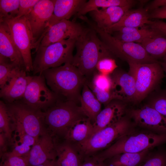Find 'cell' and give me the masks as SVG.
Returning a JSON list of instances; mask_svg holds the SVG:
<instances>
[{
    "instance_id": "7bdbcfd3",
    "label": "cell",
    "mask_w": 166,
    "mask_h": 166,
    "mask_svg": "<svg viewBox=\"0 0 166 166\" xmlns=\"http://www.w3.org/2000/svg\"><path fill=\"white\" fill-rule=\"evenodd\" d=\"M149 13L150 19H166V6L152 10Z\"/></svg>"
},
{
    "instance_id": "30bf717a",
    "label": "cell",
    "mask_w": 166,
    "mask_h": 166,
    "mask_svg": "<svg viewBox=\"0 0 166 166\" xmlns=\"http://www.w3.org/2000/svg\"><path fill=\"white\" fill-rule=\"evenodd\" d=\"M0 20L7 25L13 40L22 55L26 71H33L31 50L35 48L36 42L26 16Z\"/></svg>"
},
{
    "instance_id": "1f68e13d",
    "label": "cell",
    "mask_w": 166,
    "mask_h": 166,
    "mask_svg": "<svg viewBox=\"0 0 166 166\" xmlns=\"http://www.w3.org/2000/svg\"><path fill=\"white\" fill-rule=\"evenodd\" d=\"M20 0H0V19H12L17 16Z\"/></svg>"
},
{
    "instance_id": "9c48e42d",
    "label": "cell",
    "mask_w": 166,
    "mask_h": 166,
    "mask_svg": "<svg viewBox=\"0 0 166 166\" xmlns=\"http://www.w3.org/2000/svg\"><path fill=\"white\" fill-rule=\"evenodd\" d=\"M7 105L11 121L20 125L26 133L34 138L36 142L48 132L45 128L42 111L21 102L15 101Z\"/></svg>"
},
{
    "instance_id": "f35d334b",
    "label": "cell",
    "mask_w": 166,
    "mask_h": 166,
    "mask_svg": "<svg viewBox=\"0 0 166 166\" xmlns=\"http://www.w3.org/2000/svg\"><path fill=\"white\" fill-rule=\"evenodd\" d=\"M141 166H166V154L150 153Z\"/></svg>"
},
{
    "instance_id": "f6af8a7d",
    "label": "cell",
    "mask_w": 166,
    "mask_h": 166,
    "mask_svg": "<svg viewBox=\"0 0 166 166\" xmlns=\"http://www.w3.org/2000/svg\"><path fill=\"white\" fill-rule=\"evenodd\" d=\"M7 139L4 135L2 133L0 134V151H5L6 150V139Z\"/></svg>"
},
{
    "instance_id": "d590c367",
    "label": "cell",
    "mask_w": 166,
    "mask_h": 166,
    "mask_svg": "<svg viewBox=\"0 0 166 166\" xmlns=\"http://www.w3.org/2000/svg\"><path fill=\"white\" fill-rule=\"evenodd\" d=\"M113 57H107L101 59L98 62L96 69L101 73L110 75L117 68Z\"/></svg>"
},
{
    "instance_id": "2e32d148",
    "label": "cell",
    "mask_w": 166,
    "mask_h": 166,
    "mask_svg": "<svg viewBox=\"0 0 166 166\" xmlns=\"http://www.w3.org/2000/svg\"><path fill=\"white\" fill-rule=\"evenodd\" d=\"M52 135L48 132L39 137L26 156L28 166L42 164L48 160H56V145Z\"/></svg>"
},
{
    "instance_id": "7dc6e473",
    "label": "cell",
    "mask_w": 166,
    "mask_h": 166,
    "mask_svg": "<svg viewBox=\"0 0 166 166\" xmlns=\"http://www.w3.org/2000/svg\"><path fill=\"white\" fill-rule=\"evenodd\" d=\"M160 61H159L161 65L164 72L165 73L166 76V55H165Z\"/></svg>"
},
{
    "instance_id": "7a4b0ae2",
    "label": "cell",
    "mask_w": 166,
    "mask_h": 166,
    "mask_svg": "<svg viewBox=\"0 0 166 166\" xmlns=\"http://www.w3.org/2000/svg\"><path fill=\"white\" fill-rule=\"evenodd\" d=\"M93 29L87 28L76 41V54L72 64L87 79L96 71V66L101 59L114 57L109 50Z\"/></svg>"
},
{
    "instance_id": "ac0fdd59",
    "label": "cell",
    "mask_w": 166,
    "mask_h": 166,
    "mask_svg": "<svg viewBox=\"0 0 166 166\" xmlns=\"http://www.w3.org/2000/svg\"><path fill=\"white\" fill-rule=\"evenodd\" d=\"M126 105L120 100H114L106 105L98 115L93 124V134L119 121L126 113Z\"/></svg>"
},
{
    "instance_id": "8d00e7d4",
    "label": "cell",
    "mask_w": 166,
    "mask_h": 166,
    "mask_svg": "<svg viewBox=\"0 0 166 166\" xmlns=\"http://www.w3.org/2000/svg\"><path fill=\"white\" fill-rule=\"evenodd\" d=\"M88 86L98 100L105 106L112 101L117 100L112 90H101L91 86Z\"/></svg>"
},
{
    "instance_id": "ba28073f",
    "label": "cell",
    "mask_w": 166,
    "mask_h": 166,
    "mask_svg": "<svg viewBox=\"0 0 166 166\" xmlns=\"http://www.w3.org/2000/svg\"><path fill=\"white\" fill-rule=\"evenodd\" d=\"M128 73L135 79L136 95L134 104L140 102L160 84L164 72L159 61L145 64L128 63Z\"/></svg>"
},
{
    "instance_id": "ffe728a7",
    "label": "cell",
    "mask_w": 166,
    "mask_h": 166,
    "mask_svg": "<svg viewBox=\"0 0 166 166\" xmlns=\"http://www.w3.org/2000/svg\"><path fill=\"white\" fill-rule=\"evenodd\" d=\"M0 55L8 58L19 67L25 69L22 55L13 40L7 25L2 21H0Z\"/></svg>"
},
{
    "instance_id": "52a82bcc",
    "label": "cell",
    "mask_w": 166,
    "mask_h": 166,
    "mask_svg": "<svg viewBox=\"0 0 166 166\" xmlns=\"http://www.w3.org/2000/svg\"><path fill=\"white\" fill-rule=\"evenodd\" d=\"M129 117L124 116L119 121L93 133L83 142L76 144V148L84 158L94 155L106 149L130 131L132 125Z\"/></svg>"
},
{
    "instance_id": "4316f807",
    "label": "cell",
    "mask_w": 166,
    "mask_h": 166,
    "mask_svg": "<svg viewBox=\"0 0 166 166\" xmlns=\"http://www.w3.org/2000/svg\"><path fill=\"white\" fill-rule=\"evenodd\" d=\"M150 150L117 154L106 159L107 162H105L106 166H141L150 153Z\"/></svg>"
},
{
    "instance_id": "ab89813d",
    "label": "cell",
    "mask_w": 166,
    "mask_h": 166,
    "mask_svg": "<svg viewBox=\"0 0 166 166\" xmlns=\"http://www.w3.org/2000/svg\"><path fill=\"white\" fill-rule=\"evenodd\" d=\"M39 0H20L18 13L16 18L28 15Z\"/></svg>"
},
{
    "instance_id": "8992f818",
    "label": "cell",
    "mask_w": 166,
    "mask_h": 166,
    "mask_svg": "<svg viewBox=\"0 0 166 166\" xmlns=\"http://www.w3.org/2000/svg\"><path fill=\"white\" fill-rule=\"evenodd\" d=\"M76 40L68 39L47 46H39L33 62L34 74H42L45 70L67 63H71Z\"/></svg>"
},
{
    "instance_id": "3957f363",
    "label": "cell",
    "mask_w": 166,
    "mask_h": 166,
    "mask_svg": "<svg viewBox=\"0 0 166 166\" xmlns=\"http://www.w3.org/2000/svg\"><path fill=\"white\" fill-rule=\"evenodd\" d=\"M81 19L96 32L101 40L114 57L125 61L128 64H145L158 61L150 56L141 44L121 41L98 28L94 22L85 16H82Z\"/></svg>"
},
{
    "instance_id": "44dd1931",
    "label": "cell",
    "mask_w": 166,
    "mask_h": 166,
    "mask_svg": "<svg viewBox=\"0 0 166 166\" xmlns=\"http://www.w3.org/2000/svg\"><path fill=\"white\" fill-rule=\"evenodd\" d=\"M112 33H113L112 35L114 37L121 41L140 44L146 38L164 36L149 25L140 28H119L113 30L110 34Z\"/></svg>"
},
{
    "instance_id": "5b68a950",
    "label": "cell",
    "mask_w": 166,
    "mask_h": 166,
    "mask_svg": "<svg viewBox=\"0 0 166 166\" xmlns=\"http://www.w3.org/2000/svg\"><path fill=\"white\" fill-rule=\"evenodd\" d=\"M42 114L47 131L53 136H64L74 121L86 116L77 104L61 98L42 112Z\"/></svg>"
},
{
    "instance_id": "836d02e7",
    "label": "cell",
    "mask_w": 166,
    "mask_h": 166,
    "mask_svg": "<svg viewBox=\"0 0 166 166\" xmlns=\"http://www.w3.org/2000/svg\"><path fill=\"white\" fill-rule=\"evenodd\" d=\"M17 67L9 59L0 55V88L6 84Z\"/></svg>"
},
{
    "instance_id": "d6986e66",
    "label": "cell",
    "mask_w": 166,
    "mask_h": 166,
    "mask_svg": "<svg viewBox=\"0 0 166 166\" xmlns=\"http://www.w3.org/2000/svg\"><path fill=\"white\" fill-rule=\"evenodd\" d=\"M134 5L111 6L100 10L97 9L89 13L97 26L106 32L118 22L124 13Z\"/></svg>"
},
{
    "instance_id": "8fae6325",
    "label": "cell",
    "mask_w": 166,
    "mask_h": 166,
    "mask_svg": "<svg viewBox=\"0 0 166 166\" xmlns=\"http://www.w3.org/2000/svg\"><path fill=\"white\" fill-rule=\"evenodd\" d=\"M47 87L43 74L30 76L22 103L36 110L44 112L60 98Z\"/></svg>"
},
{
    "instance_id": "bcb514c9",
    "label": "cell",
    "mask_w": 166,
    "mask_h": 166,
    "mask_svg": "<svg viewBox=\"0 0 166 166\" xmlns=\"http://www.w3.org/2000/svg\"><path fill=\"white\" fill-rule=\"evenodd\" d=\"M34 166H57L56 160H48L45 162Z\"/></svg>"
},
{
    "instance_id": "cb8c5ba5",
    "label": "cell",
    "mask_w": 166,
    "mask_h": 166,
    "mask_svg": "<svg viewBox=\"0 0 166 166\" xmlns=\"http://www.w3.org/2000/svg\"><path fill=\"white\" fill-rule=\"evenodd\" d=\"M86 0H54L53 12L47 26V29L63 20L69 19L76 14Z\"/></svg>"
},
{
    "instance_id": "d4e9b609",
    "label": "cell",
    "mask_w": 166,
    "mask_h": 166,
    "mask_svg": "<svg viewBox=\"0 0 166 166\" xmlns=\"http://www.w3.org/2000/svg\"><path fill=\"white\" fill-rule=\"evenodd\" d=\"M93 123L86 116L82 117L74 121L71 125L65 136L69 142L76 144L86 140L93 134Z\"/></svg>"
},
{
    "instance_id": "7402d4cb",
    "label": "cell",
    "mask_w": 166,
    "mask_h": 166,
    "mask_svg": "<svg viewBox=\"0 0 166 166\" xmlns=\"http://www.w3.org/2000/svg\"><path fill=\"white\" fill-rule=\"evenodd\" d=\"M11 122L13 130H14V131L10 141L12 145V149L11 152L6 153L12 156H27L35 144V140L34 137L26 133L20 125Z\"/></svg>"
},
{
    "instance_id": "d6a6232c",
    "label": "cell",
    "mask_w": 166,
    "mask_h": 166,
    "mask_svg": "<svg viewBox=\"0 0 166 166\" xmlns=\"http://www.w3.org/2000/svg\"><path fill=\"white\" fill-rule=\"evenodd\" d=\"M93 75L91 81L87 80L86 83L88 85L101 90H112L113 82L110 75L104 74L96 71Z\"/></svg>"
},
{
    "instance_id": "74e56055",
    "label": "cell",
    "mask_w": 166,
    "mask_h": 166,
    "mask_svg": "<svg viewBox=\"0 0 166 166\" xmlns=\"http://www.w3.org/2000/svg\"><path fill=\"white\" fill-rule=\"evenodd\" d=\"M2 157L0 166H28L25 156H10L5 153Z\"/></svg>"
},
{
    "instance_id": "603a6c76",
    "label": "cell",
    "mask_w": 166,
    "mask_h": 166,
    "mask_svg": "<svg viewBox=\"0 0 166 166\" xmlns=\"http://www.w3.org/2000/svg\"><path fill=\"white\" fill-rule=\"evenodd\" d=\"M150 19L149 12L144 8L141 6L136 9H131L106 32L110 34L113 30L119 28H140L150 25L152 22Z\"/></svg>"
},
{
    "instance_id": "4dcf8cb0",
    "label": "cell",
    "mask_w": 166,
    "mask_h": 166,
    "mask_svg": "<svg viewBox=\"0 0 166 166\" xmlns=\"http://www.w3.org/2000/svg\"><path fill=\"white\" fill-rule=\"evenodd\" d=\"M7 105L0 101V132L3 133L10 142L12 137L13 129Z\"/></svg>"
},
{
    "instance_id": "7c38bea8",
    "label": "cell",
    "mask_w": 166,
    "mask_h": 166,
    "mask_svg": "<svg viewBox=\"0 0 166 166\" xmlns=\"http://www.w3.org/2000/svg\"><path fill=\"white\" fill-rule=\"evenodd\" d=\"M87 29L75 21L63 19L47 29L37 42L38 48L69 38L77 40Z\"/></svg>"
},
{
    "instance_id": "5bb4252c",
    "label": "cell",
    "mask_w": 166,
    "mask_h": 166,
    "mask_svg": "<svg viewBox=\"0 0 166 166\" xmlns=\"http://www.w3.org/2000/svg\"><path fill=\"white\" fill-rule=\"evenodd\" d=\"M126 113L137 126L166 133V117L154 108L145 105L140 108L127 110Z\"/></svg>"
},
{
    "instance_id": "277c9868",
    "label": "cell",
    "mask_w": 166,
    "mask_h": 166,
    "mask_svg": "<svg viewBox=\"0 0 166 166\" xmlns=\"http://www.w3.org/2000/svg\"><path fill=\"white\" fill-rule=\"evenodd\" d=\"M165 141L166 133H156L151 131L132 133L130 131L97 155L105 160L118 154L138 153L150 149Z\"/></svg>"
},
{
    "instance_id": "484cf974",
    "label": "cell",
    "mask_w": 166,
    "mask_h": 166,
    "mask_svg": "<svg viewBox=\"0 0 166 166\" xmlns=\"http://www.w3.org/2000/svg\"><path fill=\"white\" fill-rule=\"evenodd\" d=\"M80 107L85 115L93 124L101 110V104L85 83L83 87L80 99Z\"/></svg>"
},
{
    "instance_id": "9a60e30c",
    "label": "cell",
    "mask_w": 166,
    "mask_h": 166,
    "mask_svg": "<svg viewBox=\"0 0 166 166\" xmlns=\"http://www.w3.org/2000/svg\"><path fill=\"white\" fill-rule=\"evenodd\" d=\"M110 76L113 82L112 90L116 99L126 103H134L136 89L134 77L128 72L117 68Z\"/></svg>"
},
{
    "instance_id": "60d3db41",
    "label": "cell",
    "mask_w": 166,
    "mask_h": 166,
    "mask_svg": "<svg viewBox=\"0 0 166 166\" xmlns=\"http://www.w3.org/2000/svg\"><path fill=\"white\" fill-rule=\"evenodd\" d=\"M80 166H106L105 160L97 155L86 157Z\"/></svg>"
},
{
    "instance_id": "83f0119b",
    "label": "cell",
    "mask_w": 166,
    "mask_h": 166,
    "mask_svg": "<svg viewBox=\"0 0 166 166\" xmlns=\"http://www.w3.org/2000/svg\"><path fill=\"white\" fill-rule=\"evenodd\" d=\"M56 151L57 166H80L81 156L70 143L56 145Z\"/></svg>"
},
{
    "instance_id": "e575fe53",
    "label": "cell",
    "mask_w": 166,
    "mask_h": 166,
    "mask_svg": "<svg viewBox=\"0 0 166 166\" xmlns=\"http://www.w3.org/2000/svg\"><path fill=\"white\" fill-rule=\"evenodd\" d=\"M146 105L166 117V90L155 92Z\"/></svg>"
},
{
    "instance_id": "ee69618b",
    "label": "cell",
    "mask_w": 166,
    "mask_h": 166,
    "mask_svg": "<svg viewBox=\"0 0 166 166\" xmlns=\"http://www.w3.org/2000/svg\"><path fill=\"white\" fill-rule=\"evenodd\" d=\"M166 6V0H154L151 2L144 8L149 13L160 7Z\"/></svg>"
},
{
    "instance_id": "f1b7e54d",
    "label": "cell",
    "mask_w": 166,
    "mask_h": 166,
    "mask_svg": "<svg viewBox=\"0 0 166 166\" xmlns=\"http://www.w3.org/2000/svg\"><path fill=\"white\" fill-rule=\"evenodd\" d=\"M136 2L133 0H89L82 5L76 15L79 17L99 8L105 9L111 6L134 5Z\"/></svg>"
},
{
    "instance_id": "f546056e",
    "label": "cell",
    "mask_w": 166,
    "mask_h": 166,
    "mask_svg": "<svg viewBox=\"0 0 166 166\" xmlns=\"http://www.w3.org/2000/svg\"><path fill=\"white\" fill-rule=\"evenodd\" d=\"M142 45L147 53L156 61L166 55V37L160 36L144 39Z\"/></svg>"
},
{
    "instance_id": "4fadbf2b",
    "label": "cell",
    "mask_w": 166,
    "mask_h": 166,
    "mask_svg": "<svg viewBox=\"0 0 166 166\" xmlns=\"http://www.w3.org/2000/svg\"><path fill=\"white\" fill-rule=\"evenodd\" d=\"M54 4V0H39L31 11L25 16L36 43L47 29L48 23L53 13Z\"/></svg>"
},
{
    "instance_id": "6da1fadb",
    "label": "cell",
    "mask_w": 166,
    "mask_h": 166,
    "mask_svg": "<svg viewBox=\"0 0 166 166\" xmlns=\"http://www.w3.org/2000/svg\"><path fill=\"white\" fill-rule=\"evenodd\" d=\"M42 74L51 90L60 97L80 103L81 91L87 79L71 63L48 69Z\"/></svg>"
},
{
    "instance_id": "b9f144b4",
    "label": "cell",
    "mask_w": 166,
    "mask_h": 166,
    "mask_svg": "<svg viewBox=\"0 0 166 166\" xmlns=\"http://www.w3.org/2000/svg\"><path fill=\"white\" fill-rule=\"evenodd\" d=\"M149 25L152 28L158 31L166 37V22L157 19L152 21L151 24Z\"/></svg>"
},
{
    "instance_id": "e0dca14e",
    "label": "cell",
    "mask_w": 166,
    "mask_h": 166,
    "mask_svg": "<svg viewBox=\"0 0 166 166\" xmlns=\"http://www.w3.org/2000/svg\"><path fill=\"white\" fill-rule=\"evenodd\" d=\"M26 71L25 69L17 67L6 84L1 88L0 97L8 104L22 98L29 78Z\"/></svg>"
}]
</instances>
